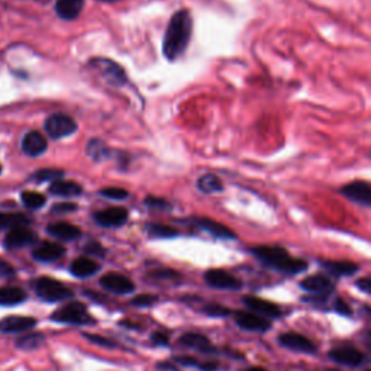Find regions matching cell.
I'll return each mask as SVG.
<instances>
[{"mask_svg": "<svg viewBox=\"0 0 371 371\" xmlns=\"http://www.w3.org/2000/svg\"><path fill=\"white\" fill-rule=\"evenodd\" d=\"M29 219L27 216L21 213H0V228H16V226H27Z\"/></svg>", "mask_w": 371, "mask_h": 371, "instance_id": "cell-32", "label": "cell"}, {"mask_svg": "<svg viewBox=\"0 0 371 371\" xmlns=\"http://www.w3.org/2000/svg\"><path fill=\"white\" fill-rule=\"evenodd\" d=\"M100 286L108 291L117 293V294H128L135 290L134 281L119 273H106L100 278Z\"/></svg>", "mask_w": 371, "mask_h": 371, "instance_id": "cell-9", "label": "cell"}, {"mask_svg": "<svg viewBox=\"0 0 371 371\" xmlns=\"http://www.w3.org/2000/svg\"><path fill=\"white\" fill-rule=\"evenodd\" d=\"M334 309L337 311V313L344 315V316H351L352 315V309L348 303H345L342 299H337L334 303Z\"/></svg>", "mask_w": 371, "mask_h": 371, "instance_id": "cell-44", "label": "cell"}, {"mask_svg": "<svg viewBox=\"0 0 371 371\" xmlns=\"http://www.w3.org/2000/svg\"><path fill=\"white\" fill-rule=\"evenodd\" d=\"M99 2H106V3H110V2H117V0H99Z\"/></svg>", "mask_w": 371, "mask_h": 371, "instance_id": "cell-51", "label": "cell"}, {"mask_svg": "<svg viewBox=\"0 0 371 371\" xmlns=\"http://www.w3.org/2000/svg\"><path fill=\"white\" fill-rule=\"evenodd\" d=\"M64 176V171L56 170V169H44L36 171L32 176V180L36 183H44V182H56L60 180V178Z\"/></svg>", "mask_w": 371, "mask_h": 371, "instance_id": "cell-35", "label": "cell"}, {"mask_svg": "<svg viewBox=\"0 0 371 371\" xmlns=\"http://www.w3.org/2000/svg\"><path fill=\"white\" fill-rule=\"evenodd\" d=\"M22 148L27 156L38 157L47 151V139L44 138L43 134L36 131L28 132L22 141Z\"/></svg>", "mask_w": 371, "mask_h": 371, "instance_id": "cell-20", "label": "cell"}, {"mask_svg": "<svg viewBox=\"0 0 371 371\" xmlns=\"http://www.w3.org/2000/svg\"><path fill=\"white\" fill-rule=\"evenodd\" d=\"M44 342H45L44 335L40 334V332H35V334L21 337L16 341V347L21 350H36L40 348Z\"/></svg>", "mask_w": 371, "mask_h": 371, "instance_id": "cell-33", "label": "cell"}, {"mask_svg": "<svg viewBox=\"0 0 371 371\" xmlns=\"http://www.w3.org/2000/svg\"><path fill=\"white\" fill-rule=\"evenodd\" d=\"M173 363L180 364L183 367H191V368H199L200 371H216L217 370V364L213 361H199L193 357H187V355H177L171 358Z\"/></svg>", "mask_w": 371, "mask_h": 371, "instance_id": "cell-29", "label": "cell"}, {"mask_svg": "<svg viewBox=\"0 0 371 371\" xmlns=\"http://www.w3.org/2000/svg\"><path fill=\"white\" fill-rule=\"evenodd\" d=\"M151 341L154 345H158V347H165V345H169V342H170L169 335L165 334V332H161V331L154 332V334L151 335Z\"/></svg>", "mask_w": 371, "mask_h": 371, "instance_id": "cell-43", "label": "cell"}, {"mask_svg": "<svg viewBox=\"0 0 371 371\" xmlns=\"http://www.w3.org/2000/svg\"><path fill=\"white\" fill-rule=\"evenodd\" d=\"M235 322L239 328L251 332H265L272 328V324L267 318L252 312H235Z\"/></svg>", "mask_w": 371, "mask_h": 371, "instance_id": "cell-12", "label": "cell"}, {"mask_svg": "<svg viewBox=\"0 0 371 371\" xmlns=\"http://www.w3.org/2000/svg\"><path fill=\"white\" fill-rule=\"evenodd\" d=\"M15 276V270L9 263L0 260V278H9Z\"/></svg>", "mask_w": 371, "mask_h": 371, "instance_id": "cell-45", "label": "cell"}, {"mask_svg": "<svg viewBox=\"0 0 371 371\" xmlns=\"http://www.w3.org/2000/svg\"><path fill=\"white\" fill-rule=\"evenodd\" d=\"M36 239V235L34 231H31L27 226H16L12 228L9 234L5 238V247L9 250L22 248L34 244Z\"/></svg>", "mask_w": 371, "mask_h": 371, "instance_id": "cell-13", "label": "cell"}, {"mask_svg": "<svg viewBox=\"0 0 371 371\" xmlns=\"http://www.w3.org/2000/svg\"><path fill=\"white\" fill-rule=\"evenodd\" d=\"M148 276L154 280H173V278L180 277V274H178L177 272H174V270H171V268H167V267L157 268V270L151 272Z\"/></svg>", "mask_w": 371, "mask_h": 371, "instance_id": "cell-39", "label": "cell"}, {"mask_svg": "<svg viewBox=\"0 0 371 371\" xmlns=\"http://www.w3.org/2000/svg\"><path fill=\"white\" fill-rule=\"evenodd\" d=\"M27 293L19 287H0V306H16L27 300Z\"/></svg>", "mask_w": 371, "mask_h": 371, "instance_id": "cell-27", "label": "cell"}, {"mask_svg": "<svg viewBox=\"0 0 371 371\" xmlns=\"http://www.w3.org/2000/svg\"><path fill=\"white\" fill-rule=\"evenodd\" d=\"M47 231L49 235H53L61 241H74L82 235V231L77 226H74L67 222H57V224L49 225L47 228Z\"/></svg>", "mask_w": 371, "mask_h": 371, "instance_id": "cell-24", "label": "cell"}, {"mask_svg": "<svg viewBox=\"0 0 371 371\" xmlns=\"http://www.w3.org/2000/svg\"><path fill=\"white\" fill-rule=\"evenodd\" d=\"M45 131L51 138L61 139V138L70 136L77 131V123L74 122L73 118L67 117V115L56 113V115H51V117L47 119Z\"/></svg>", "mask_w": 371, "mask_h": 371, "instance_id": "cell-5", "label": "cell"}, {"mask_svg": "<svg viewBox=\"0 0 371 371\" xmlns=\"http://www.w3.org/2000/svg\"><path fill=\"white\" fill-rule=\"evenodd\" d=\"M367 371H370V370H367Z\"/></svg>", "mask_w": 371, "mask_h": 371, "instance_id": "cell-53", "label": "cell"}, {"mask_svg": "<svg viewBox=\"0 0 371 371\" xmlns=\"http://www.w3.org/2000/svg\"><path fill=\"white\" fill-rule=\"evenodd\" d=\"M157 367H158L160 370H163V371H178V368L174 367V366L170 364V363H160V364H157Z\"/></svg>", "mask_w": 371, "mask_h": 371, "instance_id": "cell-48", "label": "cell"}, {"mask_svg": "<svg viewBox=\"0 0 371 371\" xmlns=\"http://www.w3.org/2000/svg\"><path fill=\"white\" fill-rule=\"evenodd\" d=\"M242 300H244V304L255 315H260L267 319H276L281 316V309L270 300H265L257 296H246Z\"/></svg>", "mask_w": 371, "mask_h": 371, "instance_id": "cell-11", "label": "cell"}, {"mask_svg": "<svg viewBox=\"0 0 371 371\" xmlns=\"http://www.w3.org/2000/svg\"><path fill=\"white\" fill-rule=\"evenodd\" d=\"M99 195L110 200H123L130 196V191L121 187H106V189H101L99 191Z\"/></svg>", "mask_w": 371, "mask_h": 371, "instance_id": "cell-36", "label": "cell"}, {"mask_svg": "<svg viewBox=\"0 0 371 371\" xmlns=\"http://www.w3.org/2000/svg\"><path fill=\"white\" fill-rule=\"evenodd\" d=\"M0 170H2V167H0Z\"/></svg>", "mask_w": 371, "mask_h": 371, "instance_id": "cell-52", "label": "cell"}, {"mask_svg": "<svg viewBox=\"0 0 371 371\" xmlns=\"http://www.w3.org/2000/svg\"><path fill=\"white\" fill-rule=\"evenodd\" d=\"M203 312L206 313L208 316H212V318H226V316H229L232 313L228 308H225V306L217 304V303L206 304L203 308Z\"/></svg>", "mask_w": 371, "mask_h": 371, "instance_id": "cell-37", "label": "cell"}, {"mask_svg": "<svg viewBox=\"0 0 371 371\" xmlns=\"http://www.w3.org/2000/svg\"><path fill=\"white\" fill-rule=\"evenodd\" d=\"M21 198L25 206L29 209H40L47 202L45 196L41 193H36V191H23Z\"/></svg>", "mask_w": 371, "mask_h": 371, "instance_id": "cell-34", "label": "cell"}, {"mask_svg": "<svg viewBox=\"0 0 371 371\" xmlns=\"http://www.w3.org/2000/svg\"><path fill=\"white\" fill-rule=\"evenodd\" d=\"M278 344L291 351H298L303 354H315L316 345L304 335L298 334V332H285L278 337Z\"/></svg>", "mask_w": 371, "mask_h": 371, "instance_id": "cell-8", "label": "cell"}, {"mask_svg": "<svg viewBox=\"0 0 371 371\" xmlns=\"http://www.w3.org/2000/svg\"><path fill=\"white\" fill-rule=\"evenodd\" d=\"M83 337L87 339V341H91L92 344H96V345H100V347H104V348H109V350H113V348H117L118 347V344L109 339V338H105V337H100V335H95V334H87V332H84Z\"/></svg>", "mask_w": 371, "mask_h": 371, "instance_id": "cell-38", "label": "cell"}, {"mask_svg": "<svg viewBox=\"0 0 371 371\" xmlns=\"http://www.w3.org/2000/svg\"><path fill=\"white\" fill-rule=\"evenodd\" d=\"M204 281L211 287L219 290H239L242 287V281L239 278L225 270H219V268H213L204 273Z\"/></svg>", "mask_w": 371, "mask_h": 371, "instance_id": "cell-7", "label": "cell"}, {"mask_svg": "<svg viewBox=\"0 0 371 371\" xmlns=\"http://www.w3.org/2000/svg\"><path fill=\"white\" fill-rule=\"evenodd\" d=\"M64 254H66V248L62 246L56 244V242H43L34 248L32 257L41 263H53L61 259Z\"/></svg>", "mask_w": 371, "mask_h": 371, "instance_id": "cell-18", "label": "cell"}, {"mask_svg": "<svg viewBox=\"0 0 371 371\" xmlns=\"http://www.w3.org/2000/svg\"><path fill=\"white\" fill-rule=\"evenodd\" d=\"M145 204L149 208H154V209H160V211H170L171 209V204L164 200V199H160V198H152V196H148L145 199Z\"/></svg>", "mask_w": 371, "mask_h": 371, "instance_id": "cell-41", "label": "cell"}, {"mask_svg": "<svg viewBox=\"0 0 371 371\" xmlns=\"http://www.w3.org/2000/svg\"><path fill=\"white\" fill-rule=\"evenodd\" d=\"M357 287L358 289H360L361 291H364V293H370L371 291V281H370V278L368 277H364V278H360V280H358L357 281Z\"/></svg>", "mask_w": 371, "mask_h": 371, "instance_id": "cell-47", "label": "cell"}, {"mask_svg": "<svg viewBox=\"0 0 371 371\" xmlns=\"http://www.w3.org/2000/svg\"><path fill=\"white\" fill-rule=\"evenodd\" d=\"M51 195L60 196V198H75L83 193L82 186L74 182H66V180H56L49 186Z\"/></svg>", "mask_w": 371, "mask_h": 371, "instance_id": "cell-26", "label": "cell"}, {"mask_svg": "<svg viewBox=\"0 0 371 371\" xmlns=\"http://www.w3.org/2000/svg\"><path fill=\"white\" fill-rule=\"evenodd\" d=\"M87 156L95 161H105L110 158V149L101 139H91L87 144Z\"/></svg>", "mask_w": 371, "mask_h": 371, "instance_id": "cell-28", "label": "cell"}, {"mask_svg": "<svg viewBox=\"0 0 371 371\" xmlns=\"http://www.w3.org/2000/svg\"><path fill=\"white\" fill-rule=\"evenodd\" d=\"M246 371H267V370H264V368H261V367H250V368H247Z\"/></svg>", "mask_w": 371, "mask_h": 371, "instance_id": "cell-50", "label": "cell"}, {"mask_svg": "<svg viewBox=\"0 0 371 371\" xmlns=\"http://www.w3.org/2000/svg\"><path fill=\"white\" fill-rule=\"evenodd\" d=\"M341 193L354 203L370 208L371 204V186L367 182L357 180L341 189Z\"/></svg>", "mask_w": 371, "mask_h": 371, "instance_id": "cell-10", "label": "cell"}, {"mask_svg": "<svg viewBox=\"0 0 371 371\" xmlns=\"http://www.w3.org/2000/svg\"><path fill=\"white\" fill-rule=\"evenodd\" d=\"M36 325V319L29 316H8L0 321V332L3 334H21Z\"/></svg>", "mask_w": 371, "mask_h": 371, "instance_id": "cell-17", "label": "cell"}, {"mask_svg": "<svg viewBox=\"0 0 371 371\" xmlns=\"http://www.w3.org/2000/svg\"><path fill=\"white\" fill-rule=\"evenodd\" d=\"M121 325L123 328H130V329H141V326L138 324H134V322H130V321H122Z\"/></svg>", "mask_w": 371, "mask_h": 371, "instance_id": "cell-49", "label": "cell"}, {"mask_svg": "<svg viewBox=\"0 0 371 371\" xmlns=\"http://www.w3.org/2000/svg\"><path fill=\"white\" fill-rule=\"evenodd\" d=\"M51 319L58 324L67 325H86L93 322L87 312V308L80 302H70L51 315Z\"/></svg>", "mask_w": 371, "mask_h": 371, "instance_id": "cell-4", "label": "cell"}, {"mask_svg": "<svg viewBox=\"0 0 371 371\" xmlns=\"http://www.w3.org/2000/svg\"><path fill=\"white\" fill-rule=\"evenodd\" d=\"M195 224L203 229L204 232L211 234L212 237L215 238H219V239H235L237 235L234 231H231L228 226L216 222L213 219H209V217H198V219H195Z\"/></svg>", "mask_w": 371, "mask_h": 371, "instance_id": "cell-19", "label": "cell"}, {"mask_svg": "<svg viewBox=\"0 0 371 371\" xmlns=\"http://www.w3.org/2000/svg\"><path fill=\"white\" fill-rule=\"evenodd\" d=\"M198 187L203 193H219L224 190V184L219 177L215 174H204L198 180Z\"/></svg>", "mask_w": 371, "mask_h": 371, "instance_id": "cell-30", "label": "cell"}, {"mask_svg": "<svg viewBox=\"0 0 371 371\" xmlns=\"http://www.w3.org/2000/svg\"><path fill=\"white\" fill-rule=\"evenodd\" d=\"M91 66L96 69L106 79V82L113 86H123L128 82L125 70L118 62H115L112 60L95 58L91 61Z\"/></svg>", "mask_w": 371, "mask_h": 371, "instance_id": "cell-6", "label": "cell"}, {"mask_svg": "<svg viewBox=\"0 0 371 371\" xmlns=\"http://www.w3.org/2000/svg\"><path fill=\"white\" fill-rule=\"evenodd\" d=\"M95 221L104 228H118L128 221V211L125 208H109L95 213Z\"/></svg>", "mask_w": 371, "mask_h": 371, "instance_id": "cell-14", "label": "cell"}, {"mask_svg": "<svg viewBox=\"0 0 371 371\" xmlns=\"http://www.w3.org/2000/svg\"><path fill=\"white\" fill-rule=\"evenodd\" d=\"M84 251L88 255H96V257H105L106 250L101 247L99 242H88V244L84 247Z\"/></svg>", "mask_w": 371, "mask_h": 371, "instance_id": "cell-42", "label": "cell"}, {"mask_svg": "<svg viewBox=\"0 0 371 371\" xmlns=\"http://www.w3.org/2000/svg\"><path fill=\"white\" fill-rule=\"evenodd\" d=\"M84 0H57L56 12L64 21H73L80 15Z\"/></svg>", "mask_w": 371, "mask_h": 371, "instance_id": "cell-22", "label": "cell"}, {"mask_svg": "<svg viewBox=\"0 0 371 371\" xmlns=\"http://www.w3.org/2000/svg\"><path fill=\"white\" fill-rule=\"evenodd\" d=\"M147 232L152 238H174L178 235V231L173 226L161 225V224H148L145 226Z\"/></svg>", "mask_w": 371, "mask_h": 371, "instance_id": "cell-31", "label": "cell"}, {"mask_svg": "<svg viewBox=\"0 0 371 371\" xmlns=\"http://www.w3.org/2000/svg\"><path fill=\"white\" fill-rule=\"evenodd\" d=\"M34 290L36 296L47 303H56L71 299L74 293L67 286L51 277H40L34 281Z\"/></svg>", "mask_w": 371, "mask_h": 371, "instance_id": "cell-3", "label": "cell"}, {"mask_svg": "<svg viewBox=\"0 0 371 371\" xmlns=\"http://www.w3.org/2000/svg\"><path fill=\"white\" fill-rule=\"evenodd\" d=\"M100 270V265L87 257H80L75 259L71 265H70V272L73 276L79 277V278H87L95 276Z\"/></svg>", "mask_w": 371, "mask_h": 371, "instance_id": "cell-23", "label": "cell"}, {"mask_svg": "<svg viewBox=\"0 0 371 371\" xmlns=\"http://www.w3.org/2000/svg\"><path fill=\"white\" fill-rule=\"evenodd\" d=\"M74 211H77V204L74 203H60L53 208L54 213H70Z\"/></svg>", "mask_w": 371, "mask_h": 371, "instance_id": "cell-46", "label": "cell"}, {"mask_svg": "<svg viewBox=\"0 0 371 371\" xmlns=\"http://www.w3.org/2000/svg\"><path fill=\"white\" fill-rule=\"evenodd\" d=\"M329 358L337 364L345 367H360L366 361V355L355 348H334L329 352Z\"/></svg>", "mask_w": 371, "mask_h": 371, "instance_id": "cell-15", "label": "cell"}, {"mask_svg": "<svg viewBox=\"0 0 371 371\" xmlns=\"http://www.w3.org/2000/svg\"><path fill=\"white\" fill-rule=\"evenodd\" d=\"M251 252L254 254V257H257L264 265L274 268V270L285 274H299L306 272V268H308V263L299 259H293L291 255L281 247L260 246L251 248Z\"/></svg>", "mask_w": 371, "mask_h": 371, "instance_id": "cell-2", "label": "cell"}, {"mask_svg": "<svg viewBox=\"0 0 371 371\" xmlns=\"http://www.w3.org/2000/svg\"><path fill=\"white\" fill-rule=\"evenodd\" d=\"M158 298L156 294H139V296L132 299V304L136 306V308H149V306L156 304Z\"/></svg>", "mask_w": 371, "mask_h": 371, "instance_id": "cell-40", "label": "cell"}, {"mask_svg": "<svg viewBox=\"0 0 371 371\" xmlns=\"http://www.w3.org/2000/svg\"><path fill=\"white\" fill-rule=\"evenodd\" d=\"M191 31H193V19L189 10H178L171 16L170 23L164 35L163 54L165 58L174 61L180 58L189 47Z\"/></svg>", "mask_w": 371, "mask_h": 371, "instance_id": "cell-1", "label": "cell"}, {"mask_svg": "<svg viewBox=\"0 0 371 371\" xmlns=\"http://www.w3.org/2000/svg\"><path fill=\"white\" fill-rule=\"evenodd\" d=\"M321 265L325 268L328 273L335 277L342 276H354L358 272V265L351 261H329L321 260Z\"/></svg>", "mask_w": 371, "mask_h": 371, "instance_id": "cell-25", "label": "cell"}, {"mask_svg": "<svg viewBox=\"0 0 371 371\" xmlns=\"http://www.w3.org/2000/svg\"><path fill=\"white\" fill-rule=\"evenodd\" d=\"M300 287L304 291L322 294L324 296L325 293H329L332 289H334V283H332V281L326 276L316 274V276H309L308 278H304L300 283Z\"/></svg>", "mask_w": 371, "mask_h": 371, "instance_id": "cell-21", "label": "cell"}, {"mask_svg": "<svg viewBox=\"0 0 371 371\" xmlns=\"http://www.w3.org/2000/svg\"><path fill=\"white\" fill-rule=\"evenodd\" d=\"M178 344L186 348L196 350L203 354H217L215 345L204 335L198 334V332H187V334H183L180 339H178Z\"/></svg>", "mask_w": 371, "mask_h": 371, "instance_id": "cell-16", "label": "cell"}]
</instances>
